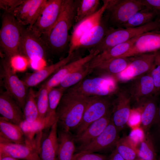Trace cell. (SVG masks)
<instances>
[{
	"label": "cell",
	"mask_w": 160,
	"mask_h": 160,
	"mask_svg": "<svg viewBox=\"0 0 160 160\" xmlns=\"http://www.w3.org/2000/svg\"><path fill=\"white\" fill-rule=\"evenodd\" d=\"M75 0H63L55 25L47 36L41 37L47 44L51 54H60L67 48L69 49V31L75 22Z\"/></svg>",
	"instance_id": "cell-1"
},
{
	"label": "cell",
	"mask_w": 160,
	"mask_h": 160,
	"mask_svg": "<svg viewBox=\"0 0 160 160\" xmlns=\"http://www.w3.org/2000/svg\"><path fill=\"white\" fill-rule=\"evenodd\" d=\"M87 103V97L64 91L56 110L58 126L70 131L79 125Z\"/></svg>",
	"instance_id": "cell-2"
},
{
	"label": "cell",
	"mask_w": 160,
	"mask_h": 160,
	"mask_svg": "<svg viewBox=\"0 0 160 160\" xmlns=\"http://www.w3.org/2000/svg\"><path fill=\"white\" fill-rule=\"evenodd\" d=\"M84 78L65 91L74 94L85 96H109L116 94L119 90L118 81L108 76H97Z\"/></svg>",
	"instance_id": "cell-3"
},
{
	"label": "cell",
	"mask_w": 160,
	"mask_h": 160,
	"mask_svg": "<svg viewBox=\"0 0 160 160\" xmlns=\"http://www.w3.org/2000/svg\"><path fill=\"white\" fill-rule=\"evenodd\" d=\"M160 28V19L158 18L144 25L135 28H115L110 26L101 42L92 49L98 50L100 53L144 33L158 31Z\"/></svg>",
	"instance_id": "cell-4"
},
{
	"label": "cell",
	"mask_w": 160,
	"mask_h": 160,
	"mask_svg": "<svg viewBox=\"0 0 160 160\" xmlns=\"http://www.w3.org/2000/svg\"><path fill=\"white\" fill-rule=\"evenodd\" d=\"M21 25L12 14L4 12L0 30V46L5 57L9 59L20 55L19 47L21 38Z\"/></svg>",
	"instance_id": "cell-5"
},
{
	"label": "cell",
	"mask_w": 160,
	"mask_h": 160,
	"mask_svg": "<svg viewBox=\"0 0 160 160\" xmlns=\"http://www.w3.org/2000/svg\"><path fill=\"white\" fill-rule=\"evenodd\" d=\"M20 28V54L29 61L46 60L51 54L46 42L27 28L21 25Z\"/></svg>",
	"instance_id": "cell-6"
},
{
	"label": "cell",
	"mask_w": 160,
	"mask_h": 160,
	"mask_svg": "<svg viewBox=\"0 0 160 160\" xmlns=\"http://www.w3.org/2000/svg\"><path fill=\"white\" fill-rule=\"evenodd\" d=\"M1 76L6 91L12 97L23 111L29 88L17 75L9 60L5 57L1 61Z\"/></svg>",
	"instance_id": "cell-7"
},
{
	"label": "cell",
	"mask_w": 160,
	"mask_h": 160,
	"mask_svg": "<svg viewBox=\"0 0 160 160\" xmlns=\"http://www.w3.org/2000/svg\"><path fill=\"white\" fill-rule=\"evenodd\" d=\"M145 7L142 0H108L105 12L109 25L120 28L135 13Z\"/></svg>",
	"instance_id": "cell-8"
},
{
	"label": "cell",
	"mask_w": 160,
	"mask_h": 160,
	"mask_svg": "<svg viewBox=\"0 0 160 160\" xmlns=\"http://www.w3.org/2000/svg\"><path fill=\"white\" fill-rule=\"evenodd\" d=\"M112 96H86L87 104L76 135L83 132L92 123L105 115L112 108Z\"/></svg>",
	"instance_id": "cell-9"
},
{
	"label": "cell",
	"mask_w": 160,
	"mask_h": 160,
	"mask_svg": "<svg viewBox=\"0 0 160 160\" xmlns=\"http://www.w3.org/2000/svg\"><path fill=\"white\" fill-rule=\"evenodd\" d=\"M63 1L47 0L36 21L29 29L39 37L47 36L58 20Z\"/></svg>",
	"instance_id": "cell-10"
},
{
	"label": "cell",
	"mask_w": 160,
	"mask_h": 160,
	"mask_svg": "<svg viewBox=\"0 0 160 160\" xmlns=\"http://www.w3.org/2000/svg\"><path fill=\"white\" fill-rule=\"evenodd\" d=\"M157 52L143 53L131 57V61L115 78L118 82H125L149 73L154 66Z\"/></svg>",
	"instance_id": "cell-11"
},
{
	"label": "cell",
	"mask_w": 160,
	"mask_h": 160,
	"mask_svg": "<svg viewBox=\"0 0 160 160\" xmlns=\"http://www.w3.org/2000/svg\"><path fill=\"white\" fill-rule=\"evenodd\" d=\"M119 132L111 119L104 130L88 144L76 148L77 152H101L110 150L116 147L119 139Z\"/></svg>",
	"instance_id": "cell-12"
},
{
	"label": "cell",
	"mask_w": 160,
	"mask_h": 160,
	"mask_svg": "<svg viewBox=\"0 0 160 160\" xmlns=\"http://www.w3.org/2000/svg\"><path fill=\"white\" fill-rule=\"evenodd\" d=\"M103 1V5L95 13L73 25L70 36L68 54H71L76 51L80 39L101 22L108 4V0Z\"/></svg>",
	"instance_id": "cell-13"
},
{
	"label": "cell",
	"mask_w": 160,
	"mask_h": 160,
	"mask_svg": "<svg viewBox=\"0 0 160 160\" xmlns=\"http://www.w3.org/2000/svg\"><path fill=\"white\" fill-rule=\"evenodd\" d=\"M126 89L135 106L149 97L156 95L155 87L150 73L133 79Z\"/></svg>",
	"instance_id": "cell-14"
},
{
	"label": "cell",
	"mask_w": 160,
	"mask_h": 160,
	"mask_svg": "<svg viewBox=\"0 0 160 160\" xmlns=\"http://www.w3.org/2000/svg\"><path fill=\"white\" fill-rule=\"evenodd\" d=\"M113 100L111 120L119 132L127 124L132 109L129 95L126 89H119Z\"/></svg>",
	"instance_id": "cell-15"
},
{
	"label": "cell",
	"mask_w": 160,
	"mask_h": 160,
	"mask_svg": "<svg viewBox=\"0 0 160 160\" xmlns=\"http://www.w3.org/2000/svg\"><path fill=\"white\" fill-rule=\"evenodd\" d=\"M47 0H24L12 14L22 25L30 29L37 20Z\"/></svg>",
	"instance_id": "cell-16"
},
{
	"label": "cell",
	"mask_w": 160,
	"mask_h": 160,
	"mask_svg": "<svg viewBox=\"0 0 160 160\" xmlns=\"http://www.w3.org/2000/svg\"><path fill=\"white\" fill-rule=\"evenodd\" d=\"M79 51L77 50L61 59L57 62L47 66L31 73L28 74L22 80L28 88L35 86L54 73L61 67L80 57Z\"/></svg>",
	"instance_id": "cell-17"
},
{
	"label": "cell",
	"mask_w": 160,
	"mask_h": 160,
	"mask_svg": "<svg viewBox=\"0 0 160 160\" xmlns=\"http://www.w3.org/2000/svg\"><path fill=\"white\" fill-rule=\"evenodd\" d=\"M99 53L98 50L90 49L89 53L86 56L78 58L61 67L43 84L48 89L57 87L61 80L66 75L86 64Z\"/></svg>",
	"instance_id": "cell-18"
},
{
	"label": "cell",
	"mask_w": 160,
	"mask_h": 160,
	"mask_svg": "<svg viewBox=\"0 0 160 160\" xmlns=\"http://www.w3.org/2000/svg\"><path fill=\"white\" fill-rule=\"evenodd\" d=\"M160 50V33L150 32L140 35L126 53L119 57L156 52Z\"/></svg>",
	"instance_id": "cell-19"
},
{
	"label": "cell",
	"mask_w": 160,
	"mask_h": 160,
	"mask_svg": "<svg viewBox=\"0 0 160 160\" xmlns=\"http://www.w3.org/2000/svg\"><path fill=\"white\" fill-rule=\"evenodd\" d=\"M0 154L20 160H41L36 148L28 143L10 142L0 138Z\"/></svg>",
	"instance_id": "cell-20"
},
{
	"label": "cell",
	"mask_w": 160,
	"mask_h": 160,
	"mask_svg": "<svg viewBox=\"0 0 160 160\" xmlns=\"http://www.w3.org/2000/svg\"><path fill=\"white\" fill-rule=\"evenodd\" d=\"M57 121L44 133L38 152L41 160H56L58 147Z\"/></svg>",
	"instance_id": "cell-21"
},
{
	"label": "cell",
	"mask_w": 160,
	"mask_h": 160,
	"mask_svg": "<svg viewBox=\"0 0 160 160\" xmlns=\"http://www.w3.org/2000/svg\"><path fill=\"white\" fill-rule=\"evenodd\" d=\"M0 113L4 119L19 126L24 120L23 110L6 91L0 93Z\"/></svg>",
	"instance_id": "cell-22"
},
{
	"label": "cell",
	"mask_w": 160,
	"mask_h": 160,
	"mask_svg": "<svg viewBox=\"0 0 160 160\" xmlns=\"http://www.w3.org/2000/svg\"><path fill=\"white\" fill-rule=\"evenodd\" d=\"M54 123L46 117L44 119L39 118L32 123L24 120L19 126L23 132L26 143L32 145L36 149V147L43 133Z\"/></svg>",
	"instance_id": "cell-23"
},
{
	"label": "cell",
	"mask_w": 160,
	"mask_h": 160,
	"mask_svg": "<svg viewBox=\"0 0 160 160\" xmlns=\"http://www.w3.org/2000/svg\"><path fill=\"white\" fill-rule=\"evenodd\" d=\"M107 16L102 18L100 24L84 35L79 40L76 51L81 49H92L99 44L105 36L109 27Z\"/></svg>",
	"instance_id": "cell-24"
},
{
	"label": "cell",
	"mask_w": 160,
	"mask_h": 160,
	"mask_svg": "<svg viewBox=\"0 0 160 160\" xmlns=\"http://www.w3.org/2000/svg\"><path fill=\"white\" fill-rule=\"evenodd\" d=\"M112 107L104 116L92 123L81 134L75 135L76 143L79 146L85 145L99 136L105 129L111 118Z\"/></svg>",
	"instance_id": "cell-25"
},
{
	"label": "cell",
	"mask_w": 160,
	"mask_h": 160,
	"mask_svg": "<svg viewBox=\"0 0 160 160\" xmlns=\"http://www.w3.org/2000/svg\"><path fill=\"white\" fill-rule=\"evenodd\" d=\"M58 147L56 160H73L76 151L75 136L70 131L57 128Z\"/></svg>",
	"instance_id": "cell-26"
},
{
	"label": "cell",
	"mask_w": 160,
	"mask_h": 160,
	"mask_svg": "<svg viewBox=\"0 0 160 160\" xmlns=\"http://www.w3.org/2000/svg\"><path fill=\"white\" fill-rule=\"evenodd\" d=\"M140 35L99 53L88 63V67L91 73L92 70L100 63L111 59L120 57L126 53Z\"/></svg>",
	"instance_id": "cell-27"
},
{
	"label": "cell",
	"mask_w": 160,
	"mask_h": 160,
	"mask_svg": "<svg viewBox=\"0 0 160 160\" xmlns=\"http://www.w3.org/2000/svg\"><path fill=\"white\" fill-rule=\"evenodd\" d=\"M131 60V57L112 59L98 65L92 70V73L97 76H111L116 79V76L128 66Z\"/></svg>",
	"instance_id": "cell-28"
},
{
	"label": "cell",
	"mask_w": 160,
	"mask_h": 160,
	"mask_svg": "<svg viewBox=\"0 0 160 160\" xmlns=\"http://www.w3.org/2000/svg\"><path fill=\"white\" fill-rule=\"evenodd\" d=\"M158 96H153L134 108L138 109L140 113L141 128L144 131L148 130L152 124L156 121L158 108L157 103Z\"/></svg>",
	"instance_id": "cell-29"
},
{
	"label": "cell",
	"mask_w": 160,
	"mask_h": 160,
	"mask_svg": "<svg viewBox=\"0 0 160 160\" xmlns=\"http://www.w3.org/2000/svg\"><path fill=\"white\" fill-rule=\"evenodd\" d=\"M0 138L12 143H26L23 132L17 125L0 118Z\"/></svg>",
	"instance_id": "cell-30"
},
{
	"label": "cell",
	"mask_w": 160,
	"mask_h": 160,
	"mask_svg": "<svg viewBox=\"0 0 160 160\" xmlns=\"http://www.w3.org/2000/svg\"><path fill=\"white\" fill-rule=\"evenodd\" d=\"M76 14L75 23H77L92 15L100 8L99 0H75Z\"/></svg>",
	"instance_id": "cell-31"
},
{
	"label": "cell",
	"mask_w": 160,
	"mask_h": 160,
	"mask_svg": "<svg viewBox=\"0 0 160 160\" xmlns=\"http://www.w3.org/2000/svg\"><path fill=\"white\" fill-rule=\"evenodd\" d=\"M156 18L155 14L148 8L145 7L135 13L120 28H135L145 25Z\"/></svg>",
	"instance_id": "cell-32"
},
{
	"label": "cell",
	"mask_w": 160,
	"mask_h": 160,
	"mask_svg": "<svg viewBox=\"0 0 160 160\" xmlns=\"http://www.w3.org/2000/svg\"><path fill=\"white\" fill-rule=\"evenodd\" d=\"M36 92L29 88L23 109L24 120L29 123L34 122L39 118L36 101Z\"/></svg>",
	"instance_id": "cell-33"
},
{
	"label": "cell",
	"mask_w": 160,
	"mask_h": 160,
	"mask_svg": "<svg viewBox=\"0 0 160 160\" xmlns=\"http://www.w3.org/2000/svg\"><path fill=\"white\" fill-rule=\"evenodd\" d=\"M88 63L66 75L62 79L57 87L66 90L77 84L86 77L91 73L88 67Z\"/></svg>",
	"instance_id": "cell-34"
},
{
	"label": "cell",
	"mask_w": 160,
	"mask_h": 160,
	"mask_svg": "<svg viewBox=\"0 0 160 160\" xmlns=\"http://www.w3.org/2000/svg\"><path fill=\"white\" fill-rule=\"evenodd\" d=\"M65 90L58 87L49 89V108L46 117L53 123L57 121L55 116L56 110Z\"/></svg>",
	"instance_id": "cell-35"
},
{
	"label": "cell",
	"mask_w": 160,
	"mask_h": 160,
	"mask_svg": "<svg viewBox=\"0 0 160 160\" xmlns=\"http://www.w3.org/2000/svg\"><path fill=\"white\" fill-rule=\"evenodd\" d=\"M137 148V156L141 160H157L153 141L149 135H145L143 140Z\"/></svg>",
	"instance_id": "cell-36"
},
{
	"label": "cell",
	"mask_w": 160,
	"mask_h": 160,
	"mask_svg": "<svg viewBox=\"0 0 160 160\" xmlns=\"http://www.w3.org/2000/svg\"><path fill=\"white\" fill-rule=\"evenodd\" d=\"M116 147L118 152L125 160H134L137 156L136 148L127 137L119 138Z\"/></svg>",
	"instance_id": "cell-37"
},
{
	"label": "cell",
	"mask_w": 160,
	"mask_h": 160,
	"mask_svg": "<svg viewBox=\"0 0 160 160\" xmlns=\"http://www.w3.org/2000/svg\"><path fill=\"white\" fill-rule=\"evenodd\" d=\"M49 89L42 84L38 91L36 92V101L39 119H44L46 118L49 108Z\"/></svg>",
	"instance_id": "cell-38"
},
{
	"label": "cell",
	"mask_w": 160,
	"mask_h": 160,
	"mask_svg": "<svg viewBox=\"0 0 160 160\" xmlns=\"http://www.w3.org/2000/svg\"><path fill=\"white\" fill-rule=\"evenodd\" d=\"M144 130L141 127H137L132 128L129 136L128 139L136 148L143 140L145 136Z\"/></svg>",
	"instance_id": "cell-39"
},
{
	"label": "cell",
	"mask_w": 160,
	"mask_h": 160,
	"mask_svg": "<svg viewBox=\"0 0 160 160\" xmlns=\"http://www.w3.org/2000/svg\"><path fill=\"white\" fill-rule=\"evenodd\" d=\"M149 73L153 81L156 95L158 96L160 95V63L156 60Z\"/></svg>",
	"instance_id": "cell-40"
},
{
	"label": "cell",
	"mask_w": 160,
	"mask_h": 160,
	"mask_svg": "<svg viewBox=\"0 0 160 160\" xmlns=\"http://www.w3.org/2000/svg\"><path fill=\"white\" fill-rule=\"evenodd\" d=\"M105 155L95 153L78 152L75 153L73 160H108Z\"/></svg>",
	"instance_id": "cell-41"
},
{
	"label": "cell",
	"mask_w": 160,
	"mask_h": 160,
	"mask_svg": "<svg viewBox=\"0 0 160 160\" xmlns=\"http://www.w3.org/2000/svg\"><path fill=\"white\" fill-rule=\"evenodd\" d=\"M24 0H0V8L4 12L12 14L14 10Z\"/></svg>",
	"instance_id": "cell-42"
},
{
	"label": "cell",
	"mask_w": 160,
	"mask_h": 160,
	"mask_svg": "<svg viewBox=\"0 0 160 160\" xmlns=\"http://www.w3.org/2000/svg\"><path fill=\"white\" fill-rule=\"evenodd\" d=\"M141 123V115L139 110L136 108L132 109L127 124L133 128L139 127Z\"/></svg>",
	"instance_id": "cell-43"
},
{
	"label": "cell",
	"mask_w": 160,
	"mask_h": 160,
	"mask_svg": "<svg viewBox=\"0 0 160 160\" xmlns=\"http://www.w3.org/2000/svg\"><path fill=\"white\" fill-rule=\"evenodd\" d=\"M144 6L154 12L160 19V0H142Z\"/></svg>",
	"instance_id": "cell-44"
},
{
	"label": "cell",
	"mask_w": 160,
	"mask_h": 160,
	"mask_svg": "<svg viewBox=\"0 0 160 160\" xmlns=\"http://www.w3.org/2000/svg\"><path fill=\"white\" fill-rule=\"evenodd\" d=\"M108 160H125L118 152L116 149L112 152Z\"/></svg>",
	"instance_id": "cell-45"
},
{
	"label": "cell",
	"mask_w": 160,
	"mask_h": 160,
	"mask_svg": "<svg viewBox=\"0 0 160 160\" xmlns=\"http://www.w3.org/2000/svg\"><path fill=\"white\" fill-rule=\"evenodd\" d=\"M0 160H20L11 156L3 154H0Z\"/></svg>",
	"instance_id": "cell-46"
},
{
	"label": "cell",
	"mask_w": 160,
	"mask_h": 160,
	"mask_svg": "<svg viewBox=\"0 0 160 160\" xmlns=\"http://www.w3.org/2000/svg\"><path fill=\"white\" fill-rule=\"evenodd\" d=\"M156 121H157L158 122H160V104L158 108L157 116Z\"/></svg>",
	"instance_id": "cell-47"
},
{
	"label": "cell",
	"mask_w": 160,
	"mask_h": 160,
	"mask_svg": "<svg viewBox=\"0 0 160 160\" xmlns=\"http://www.w3.org/2000/svg\"><path fill=\"white\" fill-rule=\"evenodd\" d=\"M156 60L160 63V54L158 52H157Z\"/></svg>",
	"instance_id": "cell-48"
},
{
	"label": "cell",
	"mask_w": 160,
	"mask_h": 160,
	"mask_svg": "<svg viewBox=\"0 0 160 160\" xmlns=\"http://www.w3.org/2000/svg\"><path fill=\"white\" fill-rule=\"evenodd\" d=\"M153 32H154L155 33H160V28L159 29L158 31H152Z\"/></svg>",
	"instance_id": "cell-49"
},
{
	"label": "cell",
	"mask_w": 160,
	"mask_h": 160,
	"mask_svg": "<svg viewBox=\"0 0 160 160\" xmlns=\"http://www.w3.org/2000/svg\"><path fill=\"white\" fill-rule=\"evenodd\" d=\"M158 52L160 54V50H159V51H158Z\"/></svg>",
	"instance_id": "cell-50"
},
{
	"label": "cell",
	"mask_w": 160,
	"mask_h": 160,
	"mask_svg": "<svg viewBox=\"0 0 160 160\" xmlns=\"http://www.w3.org/2000/svg\"><path fill=\"white\" fill-rule=\"evenodd\" d=\"M158 160H160V158L158 159Z\"/></svg>",
	"instance_id": "cell-51"
},
{
	"label": "cell",
	"mask_w": 160,
	"mask_h": 160,
	"mask_svg": "<svg viewBox=\"0 0 160 160\" xmlns=\"http://www.w3.org/2000/svg\"><path fill=\"white\" fill-rule=\"evenodd\" d=\"M141 160L140 159H138V160Z\"/></svg>",
	"instance_id": "cell-52"
}]
</instances>
